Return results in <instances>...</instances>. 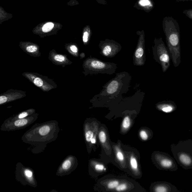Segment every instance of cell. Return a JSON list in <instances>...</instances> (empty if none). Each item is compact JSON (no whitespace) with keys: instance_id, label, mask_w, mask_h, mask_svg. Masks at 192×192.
Wrapping results in <instances>:
<instances>
[{"instance_id":"1","label":"cell","mask_w":192,"mask_h":192,"mask_svg":"<svg viewBox=\"0 0 192 192\" xmlns=\"http://www.w3.org/2000/svg\"><path fill=\"white\" fill-rule=\"evenodd\" d=\"M59 131L58 122L56 121L36 123L23 135L21 140L36 147H46L47 144L57 138Z\"/></svg>"},{"instance_id":"2","label":"cell","mask_w":192,"mask_h":192,"mask_svg":"<svg viewBox=\"0 0 192 192\" xmlns=\"http://www.w3.org/2000/svg\"><path fill=\"white\" fill-rule=\"evenodd\" d=\"M154 43L152 47L154 59L161 65L163 72H166L170 66L171 60L168 48L162 38L155 39Z\"/></svg>"},{"instance_id":"3","label":"cell","mask_w":192,"mask_h":192,"mask_svg":"<svg viewBox=\"0 0 192 192\" xmlns=\"http://www.w3.org/2000/svg\"><path fill=\"white\" fill-rule=\"evenodd\" d=\"M15 176L16 180L24 185L37 187V182L34 170L29 167H25L20 163H17L16 165Z\"/></svg>"},{"instance_id":"4","label":"cell","mask_w":192,"mask_h":192,"mask_svg":"<svg viewBox=\"0 0 192 192\" xmlns=\"http://www.w3.org/2000/svg\"><path fill=\"white\" fill-rule=\"evenodd\" d=\"M38 118V114H33L23 119L10 120L6 119L2 124L0 130L13 131L25 128L33 123Z\"/></svg>"},{"instance_id":"5","label":"cell","mask_w":192,"mask_h":192,"mask_svg":"<svg viewBox=\"0 0 192 192\" xmlns=\"http://www.w3.org/2000/svg\"><path fill=\"white\" fill-rule=\"evenodd\" d=\"M62 25L58 22L44 21L37 25L33 29V33L39 35H49L56 34L61 29Z\"/></svg>"},{"instance_id":"6","label":"cell","mask_w":192,"mask_h":192,"mask_svg":"<svg viewBox=\"0 0 192 192\" xmlns=\"http://www.w3.org/2000/svg\"><path fill=\"white\" fill-rule=\"evenodd\" d=\"M137 34L139 36L136 50L134 55V63L135 65H144L145 61V39L143 30L138 31Z\"/></svg>"},{"instance_id":"7","label":"cell","mask_w":192,"mask_h":192,"mask_svg":"<svg viewBox=\"0 0 192 192\" xmlns=\"http://www.w3.org/2000/svg\"><path fill=\"white\" fill-rule=\"evenodd\" d=\"M77 165L76 157L73 155H68L59 166L56 175L63 176L70 175L76 169Z\"/></svg>"},{"instance_id":"8","label":"cell","mask_w":192,"mask_h":192,"mask_svg":"<svg viewBox=\"0 0 192 192\" xmlns=\"http://www.w3.org/2000/svg\"><path fill=\"white\" fill-rule=\"evenodd\" d=\"M87 65L93 74L110 73V71H113L112 64L101 61L96 58L89 60Z\"/></svg>"},{"instance_id":"9","label":"cell","mask_w":192,"mask_h":192,"mask_svg":"<svg viewBox=\"0 0 192 192\" xmlns=\"http://www.w3.org/2000/svg\"><path fill=\"white\" fill-rule=\"evenodd\" d=\"M102 54L107 57H113L119 51L121 48L119 44L114 41L106 40L100 42V44Z\"/></svg>"},{"instance_id":"10","label":"cell","mask_w":192,"mask_h":192,"mask_svg":"<svg viewBox=\"0 0 192 192\" xmlns=\"http://www.w3.org/2000/svg\"><path fill=\"white\" fill-rule=\"evenodd\" d=\"M157 108L164 112L169 113L173 112L176 108V105L171 101H164L156 105Z\"/></svg>"},{"instance_id":"11","label":"cell","mask_w":192,"mask_h":192,"mask_svg":"<svg viewBox=\"0 0 192 192\" xmlns=\"http://www.w3.org/2000/svg\"><path fill=\"white\" fill-rule=\"evenodd\" d=\"M153 7V3L151 0H138L134 6V7L137 9L143 10L146 12L150 11Z\"/></svg>"},{"instance_id":"12","label":"cell","mask_w":192,"mask_h":192,"mask_svg":"<svg viewBox=\"0 0 192 192\" xmlns=\"http://www.w3.org/2000/svg\"><path fill=\"white\" fill-rule=\"evenodd\" d=\"M119 83L118 81L113 80L110 83L107 87V92L108 94L114 93L118 89Z\"/></svg>"},{"instance_id":"13","label":"cell","mask_w":192,"mask_h":192,"mask_svg":"<svg viewBox=\"0 0 192 192\" xmlns=\"http://www.w3.org/2000/svg\"><path fill=\"white\" fill-rule=\"evenodd\" d=\"M92 34V30L90 26H86L84 27L83 31V41L85 44H87L89 42Z\"/></svg>"},{"instance_id":"14","label":"cell","mask_w":192,"mask_h":192,"mask_svg":"<svg viewBox=\"0 0 192 192\" xmlns=\"http://www.w3.org/2000/svg\"><path fill=\"white\" fill-rule=\"evenodd\" d=\"M13 14L5 11L2 7H0V24L13 17Z\"/></svg>"},{"instance_id":"15","label":"cell","mask_w":192,"mask_h":192,"mask_svg":"<svg viewBox=\"0 0 192 192\" xmlns=\"http://www.w3.org/2000/svg\"><path fill=\"white\" fill-rule=\"evenodd\" d=\"M34 110H29L28 111L21 113H20L19 114H18L15 116L11 117V118H8V119H10V120H15V119L25 118L32 114H34Z\"/></svg>"},{"instance_id":"16","label":"cell","mask_w":192,"mask_h":192,"mask_svg":"<svg viewBox=\"0 0 192 192\" xmlns=\"http://www.w3.org/2000/svg\"><path fill=\"white\" fill-rule=\"evenodd\" d=\"M85 140L87 143H91L92 139L94 137L93 133L87 125L85 126Z\"/></svg>"},{"instance_id":"17","label":"cell","mask_w":192,"mask_h":192,"mask_svg":"<svg viewBox=\"0 0 192 192\" xmlns=\"http://www.w3.org/2000/svg\"><path fill=\"white\" fill-rule=\"evenodd\" d=\"M179 159L182 163L186 165H190L191 163V159L190 156L185 154L180 155L179 156Z\"/></svg>"},{"instance_id":"18","label":"cell","mask_w":192,"mask_h":192,"mask_svg":"<svg viewBox=\"0 0 192 192\" xmlns=\"http://www.w3.org/2000/svg\"><path fill=\"white\" fill-rule=\"evenodd\" d=\"M131 122L130 118L128 116H127L124 118L122 123L123 128L125 130L128 129L131 126Z\"/></svg>"},{"instance_id":"19","label":"cell","mask_w":192,"mask_h":192,"mask_svg":"<svg viewBox=\"0 0 192 192\" xmlns=\"http://www.w3.org/2000/svg\"><path fill=\"white\" fill-rule=\"evenodd\" d=\"M130 164L131 167L135 171H137L138 169V165L137 159L133 156H131L130 159Z\"/></svg>"},{"instance_id":"20","label":"cell","mask_w":192,"mask_h":192,"mask_svg":"<svg viewBox=\"0 0 192 192\" xmlns=\"http://www.w3.org/2000/svg\"><path fill=\"white\" fill-rule=\"evenodd\" d=\"M161 164L164 167L169 168L171 167L172 165V163L169 159H165L161 161Z\"/></svg>"},{"instance_id":"21","label":"cell","mask_w":192,"mask_h":192,"mask_svg":"<svg viewBox=\"0 0 192 192\" xmlns=\"http://www.w3.org/2000/svg\"><path fill=\"white\" fill-rule=\"evenodd\" d=\"M99 137L101 143H104L106 142L107 139L106 135L104 131H101L100 132Z\"/></svg>"},{"instance_id":"22","label":"cell","mask_w":192,"mask_h":192,"mask_svg":"<svg viewBox=\"0 0 192 192\" xmlns=\"http://www.w3.org/2000/svg\"><path fill=\"white\" fill-rule=\"evenodd\" d=\"M119 182L117 180L112 181L108 183V187L109 189H114V188H116L119 185Z\"/></svg>"},{"instance_id":"23","label":"cell","mask_w":192,"mask_h":192,"mask_svg":"<svg viewBox=\"0 0 192 192\" xmlns=\"http://www.w3.org/2000/svg\"><path fill=\"white\" fill-rule=\"evenodd\" d=\"M37 50V47L35 45H29L26 47V50L29 53H34Z\"/></svg>"},{"instance_id":"24","label":"cell","mask_w":192,"mask_h":192,"mask_svg":"<svg viewBox=\"0 0 192 192\" xmlns=\"http://www.w3.org/2000/svg\"><path fill=\"white\" fill-rule=\"evenodd\" d=\"M34 83L36 86L38 87L42 86L43 85V81L39 78H36L34 81Z\"/></svg>"},{"instance_id":"25","label":"cell","mask_w":192,"mask_h":192,"mask_svg":"<svg viewBox=\"0 0 192 192\" xmlns=\"http://www.w3.org/2000/svg\"><path fill=\"white\" fill-rule=\"evenodd\" d=\"M140 136L142 139L144 140V141L147 140L148 139V137L147 133L144 130H142L140 131Z\"/></svg>"},{"instance_id":"26","label":"cell","mask_w":192,"mask_h":192,"mask_svg":"<svg viewBox=\"0 0 192 192\" xmlns=\"http://www.w3.org/2000/svg\"><path fill=\"white\" fill-rule=\"evenodd\" d=\"M116 157L120 161H123L124 160V156L120 150H118L116 152Z\"/></svg>"},{"instance_id":"27","label":"cell","mask_w":192,"mask_h":192,"mask_svg":"<svg viewBox=\"0 0 192 192\" xmlns=\"http://www.w3.org/2000/svg\"><path fill=\"white\" fill-rule=\"evenodd\" d=\"M127 185L125 184H121L116 188V190L118 191H122L127 189Z\"/></svg>"},{"instance_id":"28","label":"cell","mask_w":192,"mask_h":192,"mask_svg":"<svg viewBox=\"0 0 192 192\" xmlns=\"http://www.w3.org/2000/svg\"><path fill=\"white\" fill-rule=\"evenodd\" d=\"M95 169L97 171H101L104 170H106V168L104 167V166L103 165L100 164H97L95 165Z\"/></svg>"},{"instance_id":"29","label":"cell","mask_w":192,"mask_h":192,"mask_svg":"<svg viewBox=\"0 0 192 192\" xmlns=\"http://www.w3.org/2000/svg\"><path fill=\"white\" fill-rule=\"evenodd\" d=\"M55 59L57 61L62 62L65 60V57L61 55H57L55 57Z\"/></svg>"},{"instance_id":"30","label":"cell","mask_w":192,"mask_h":192,"mask_svg":"<svg viewBox=\"0 0 192 192\" xmlns=\"http://www.w3.org/2000/svg\"><path fill=\"white\" fill-rule=\"evenodd\" d=\"M155 191L158 192H165L167 191V188L164 186H158L155 188Z\"/></svg>"},{"instance_id":"31","label":"cell","mask_w":192,"mask_h":192,"mask_svg":"<svg viewBox=\"0 0 192 192\" xmlns=\"http://www.w3.org/2000/svg\"><path fill=\"white\" fill-rule=\"evenodd\" d=\"M7 101V98L5 96H1L0 97V104H2Z\"/></svg>"},{"instance_id":"32","label":"cell","mask_w":192,"mask_h":192,"mask_svg":"<svg viewBox=\"0 0 192 192\" xmlns=\"http://www.w3.org/2000/svg\"><path fill=\"white\" fill-rule=\"evenodd\" d=\"M78 4H79L78 2L76 0H71L67 3L68 5L71 6L77 5Z\"/></svg>"},{"instance_id":"33","label":"cell","mask_w":192,"mask_h":192,"mask_svg":"<svg viewBox=\"0 0 192 192\" xmlns=\"http://www.w3.org/2000/svg\"><path fill=\"white\" fill-rule=\"evenodd\" d=\"M70 49L74 53H77L78 51V49L76 46L74 45H71L70 47Z\"/></svg>"},{"instance_id":"34","label":"cell","mask_w":192,"mask_h":192,"mask_svg":"<svg viewBox=\"0 0 192 192\" xmlns=\"http://www.w3.org/2000/svg\"><path fill=\"white\" fill-rule=\"evenodd\" d=\"M98 3L102 5H106L107 4L106 1L105 0H95Z\"/></svg>"},{"instance_id":"35","label":"cell","mask_w":192,"mask_h":192,"mask_svg":"<svg viewBox=\"0 0 192 192\" xmlns=\"http://www.w3.org/2000/svg\"><path fill=\"white\" fill-rule=\"evenodd\" d=\"M91 143L92 144H95L96 143V140L95 137H93V138L91 140Z\"/></svg>"}]
</instances>
